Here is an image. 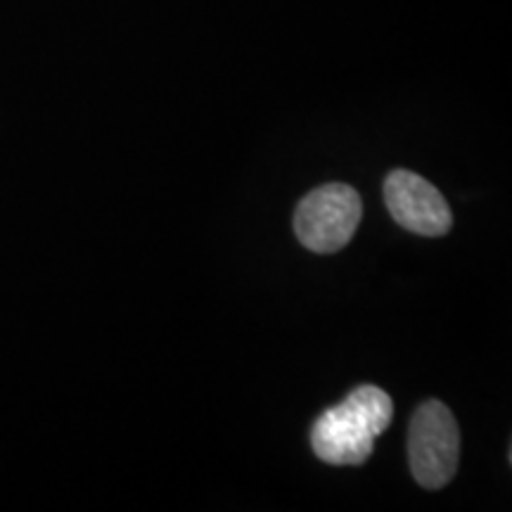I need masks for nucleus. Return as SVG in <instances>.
Instances as JSON below:
<instances>
[{"instance_id":"obj_1","label":"nucleus","mask_w":512,"mask_h":512,"mask_svg":"<svg viewBox=\"0 0 512 512\" xmlns=\"http://www.w3.org/2000/svg\"><path fill=\"white\" fill-rule=\"evenodd\" d=\"M392 418L389 394L375 384H363L313 422V453L328 465H363Z\"/></svg>"},{"instance_id":"obj_2","label":"nucleus","mask_w":512,"mask_h":512,"mask_svg":"<svg viewBox=\"0 0 512 512\" xmlns=\"http://www.w3.org/2000/svg\"><path fill=\"white\" fill-rule=\"evenodd\" d=\"M408 460L422 489L437 491L456 477L460 463V430L441 401H425L408 430Z\"/></svg>"},{"instance_id":"obj_3","label":"nucleus","mask_w":512,"mask_h":512,"mask_svg":"<svg viewBox=\"0 0 512 512\" xmlns=\"http://www.w3.org/2000/svg\"><path fill=\"white\" fill-rule=\"evenodd\" d=\"M361 216V195L351 185H320L309 192L294 211V233L311 252L332 254L349 245Z\"/></svg>"},{"instance_id":"obj_4","label":"nucleus","mask_w":512,"mask_h":512,"mask_svg":"<svg viewBox=\"0 0 512 512\" xmlns=\"http://www.w3.org/2000/svg\"><path fill=\"white\" fill-rule=\"evenodd\" d=\"M384 202L401 228L422 238H441L453 226L446 197L430 181L408 169H396L387 176Z\"/></svg>"}]
</instances>
